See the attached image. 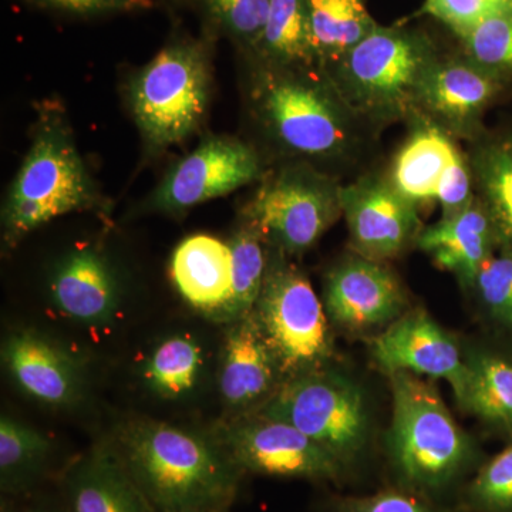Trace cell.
<instances>
[{
    "instance_id": "cell-1",
    "label": "cell",
    "mask_w": 512,
    "mask_h": 512,
    "mask_svg": "<svg viewBox=\"0 0 512 512\" xmlns=\"http://www.w3.org/2000/svg\"><path fill=\"white\" fill-rule=\"evenodd\" d=\"M251 106L266 137L305 163L350 164L359 157L367 127L325 69L259 62Z\"/></svg>"
},
{
    "instance_id": "cell-30",
    "label": "cell",
    "mask_w": 512,
    "mask_h": 512,
    "mask_svg": "<svg viewBox=\"0 0 512 512\" xmlns=\"http://www.w3.org/2000/svg\"><path fill=\"white\" fill-rule=\"evenodd\" d=\"M208 15L242 45L256 50L271 0H201Z\"/></svg>"
},
{
    "instance_id": "cell-8",
    "label": "cell",
    "mask_w": 512,
    "mask_h": 512,
    "mask_svg": "<svg viewBox=\"0 0 512 512\" xmlns=\"http://www.w3.org/2000/svg\"><path fill=\"white\" fill-rule=\"evenodd\" d=\"M289 256L274 251L252 315L276 357L281 375L323 369L333 355L329 318L323 303Z\"/></svg>"
},
{
    "instance_id": "cell-19",
    "label": "cell",
    "mask_w": 512,
    "mask_h": 512,
    "mask_svg": "<svg viewBox=\"0 0 512 512\" xmlns=\"http://www.w3.org/2000/svg\"><path fill=\"white\" fill-rule=\"evenodd\" d=\"M170 275L191 308L214 319H225L232 296L229 242L208 234L183 239L171 256Z\"/></svg>"
},
{
    "instance_id": "cell-32",
    "label": "cell",
    "mask_w": 512,
    "mask_h": 512,
    "mask_svg": "<svg viewBox=\"0 0 512 512\" xmlns=\"http://www.w3.org/2000/svg\"><path fill=\"white\" fill-rule=\"evenodd\" d=\"M500 249L481 266L471 286L491 316L512 329V251Z\"/></svg>"
},
{
    "instance_id": "cell-26",
    "label": "cell",
    "mask_w": 512,
    "mask_h": 512,
    "mask_svg": "<svg viewBox=\"0 0 512 512\" xmlns=\"http://www.w3.org/2000/svg\"><path fill=\"white\" fill-rule=\"evenodd\" d=\"M466 365V383L458 402L481 420L512 433V362L477 353Z\"/></svg>"
},
{
    "instance_id": "cell-22",
    "label": "cell",
    "mask_w": 512,
    "mask_h": 512,
    "mask_svg": "<svg viewBox=\"0 0 512 512\" xmlns=\"http://www.w3.org/2000/svg\"><path fill=\"white\" fill-rule=\"evenodd\" d=\"M72 494L74 512H154L123 458L109 448L99 447L86 458L74 476Z\"/></svg>"
},
{
    "instance_id": "cell-6",
    "label": "cell",
    "mask_w": 512,
    "mask_h": 512,
    "mask_svg": "<svg viewBox=\"0 0 512 512\" xmlns=\"http://www.w3.org/2000/svg\"><path fill=\"white\" fill-rule=\"evenodd\" d=\"M208 50L194 40L165 46L133 77L128 100L147 146L164 150L201 126L211 99Z\"/></svg>"
},
{
    "instance_id": "cell-2",
    "label": "cell",
    "mask_w": 512,
    "mask_h": 512,
    "mask_svg": "<svg viewBox=\"0 0 512 512\" xmlns=\"http://www.w3.org/2000/svg\"><path fill=\"white\" fill-rule=\"evenodd\" d=\"M119 439L131 476L165 512L211 511L234 493L237 464L221 443L156 420L131 421Z\"/></svg>"
},
{
    "instance_id": "cell-10",
    "label": "cell",
    "mask_w": 512,
    "mask_h": 512,
    "mask_svg": "<svg viewBox=\"0 0 512 512\" xmlns=\"http://www.w3.org/2000/svg\"><path fill=\"white\" fill-rule=\"evenodd\" d=\"M262 178L254 148L237 138L210 137L171 168L150 204L156 211L181 214Z\"/></svg>"
},
{
    "instance_id": "cell-24",
    "label": "cell",
    "mask_w": 512,
    "mask_h": 512,
    "mask_svg": "<svg viewBox=\"0 0 512 512\" xmlns=\"http://www.w3.org/2000/svg\"><path fill=\"white\" fill-rule=\"evenodd\" d=\"M313 52L320 69L339 62L377 23L365 0H305Z\"/></svg>"
},
{
    "instance_id": "cell-15",
    "label": "cell",
    "mask_w": 512,
    "mask_h": 512,
    "mask_svg": "<svg viewBox=\"0 0 512 512\" xmlns=\"http://www.w3.org/2000/svg\"><path fill=\"white\" fill-rule=\"evenodd\" d=\"M372 356L386 372L444 379L453 387L457 400L466 383L467 365L456 340L429 313H404L373 339Z\"/></svg>"
},
{
    "instance_id": "cell-28",
    "label": "cell",
    "mask_w": 512,
    "mask_h": 512,
    "mask_svg": "<svg viewBox=\"0 0 512 512\" xmlns=\"http://www.w3.org/2000/svg\"><path fill=\"white\" fill-rule=\"evenodd\" d=\"M232 251V296L224 320L237 322L254 312L268 266L264 241L244 224L229 241Z\"/></svg>"
},
{
    "instance_id": "cell-17",
    "label": "cell",
    "mask_w": 512,
    "mask_h": 512,
    "mask_svg": "<svg viewBox=\"0 0 512 512\" xmlns=\"http://www.w3.org/2000/svg\"><path fill=\"white\" fill-rule=\"evenodd\" d=\"M50 295L57 309L84 325L109 323L119 306V284L96 248L74 249L53 271Z\"/></svg>"
},
{
    "instance_id": "cell-5",
    "label": "cell",
    "mask_w": 512,
    "mask_h": 512,
    "mask_svg": "<svg viewBox=\"0 0 512 512\" xmlns=\"http://www.w3.org/2000/svg\"><path fill=\"white\" fill-rule=\"evenodd\" d=\"M390 382L393 417L387 446L397 473L417 488L443 487L470 463V437L429 382L406 372L393 373Z\"/></svg>"
},
{
    "instance_id": "cell-34",
    "label": "cell",
    "mask_w": 512,
    "mask_h": 512,
    "mask_svg": "<svg viewBox=\"0 0 512 512\" xmlns=\"http://www.w3.org/2000/svg\"><path fill=\"white\" fill-rule=\"evenodd\" d=\"M471 501L493 512H512V444L480 471L470 488Z\"/></svg>"
},
{
    "instance_id": "cell-36",
    "label": "cell",
    "mask_w": 512,
    "mask_h": 512,
    "mask_svg": "<svg viewBox=\"0 0 512 512\" xmlns=\"http://www.w3.org/2000/svg\"><path fill=\"white\" fill-rule=\"evenodd\" d=\"M343 512H430V510L410 495L387 491V493L376 494L362 500L350 501Z\"/></svg>"
},
{
    "instance_id": "cell-29",
    "label": "cell",
    "mask_w": 512,
    "mask_h": 512,
    "mask_svg": "<svg viewBox=\"0 0 512 512\" xmlns=\"http://www.w3.org/2000/svg\"><path fill=\"white\" fill-rule=\"evenodd\" d=\"M458 39L471 62L504 82L512 80V12L485 20Z\"/></svg>"
},
{
    "instance_id": "cell-9",
    "label": "cell",
    "mask_w": 512,
    "mask_h": 512,
    "mask_svg": "<svg viewBox=\"0 0 512 512\" xmlns=\"http://www.w3.org/2000/svg\"><path fill=\"white\" fill-rule=\"evenodd\" d=\"M258 414L292 424L342 463L362 450L369 431L359 384L325 367L286 379Z\"/></svg>"
},
{
    "instance_id": "cell-14",
    "label": "cell",
    "mask_w": 512,
    "mask_h": 512,
    "mask_svg": "<svg viewBox=\"0 0 512 512\" xmlns=\"http://www.w3.org/2000/svg\"><path fill=\"white\" fill-rule=\"evenodd\" d=\"M322 303L333 325L362 333L386 329L404 315L406 293L384 262L356 255L330 269Z\"/></svg>"
},
{
    "instance_id": "cell-11",
    "label": "cell",
    "mask_w": 512,
    "mask_h": 512,
    "mask_svg": "<svg viewBox=\"0 0 512 512\" xmlns=\"http://www.w3.org/2000/svg\"><path fill=\"white\" fill-rule=\"evenodd\" d=\"M340 204L352 247L372 261L397 258L423 231L419 205L403 197L386 174H366L342 185Z\"/></svg>"
},
{
    "instance_id": "cell-31",
    "label": "cell",
    "mask_w": 512,
    "mask_h": 512,
    "mask_svg": "<svg viewBox=\"0 0 512 512\" xmlns=\"http://www.w3.org/2000/svg\"><path fill=\"white\" fill-rule=\"evenodd\" d=\"M49 448L50 441L40 431L9 416L0 419V470L3 478L40 463Z\"/></svg>"
},
{
    "instance_id": "cell-27",
    "label": "cell",
    "mask_w": 512,
    "mask_h": 512,
    "mask_svg": "<svg viewBox=\"0 0 512 512\" xmlns=\"http://www.w3.org/2000/svg\"><path fill=\"white\" fill-rule=\"evenodd\" d=\"M204 353L190 336L163 340L144 363L143 376L151 390L164 399H180L197 386Z\"/></svg>"
},
{
    "instance_id": "cell-18",
    "label": "cell",
    "mask_w": 512,
    "mask_h": 512,
    "mask_svg": "<svg viewBox=\"0 0 512 512\" xmlns=\"http://www.w3.org/2000/svg\"><path fill=\"white\" fill-rule=\"evenodd\" d=\"M409 136L390 165V183L416 205L436 201L451 168L466 156L458 140L424 117L407 121Z\"/></svg>"
},
{
    "instance_id": "cell-33",
    "label": "cell",
    "mask_w": 512,
    "mask_h": 512,
    "mask_svg": "<svg viewBox=\"0 0 512 512\" xmlns=\"http://www.w3.org/2000/svg\"><path fill=\"white\" fill-rule=\"evenodd\" d=\"M512 12V0H424L419 15L446 25L457 37L485 20Z\"/></svg>"
},
{
    "instance_id": "cell-4",
    "label": "cell",
    "mask_w": 512,
    "mask_h": 512,
    "mask_svg": "<svg viewBox=\"0 0 512 512\" xmlns=\"http://www.w3.org/2000/svg\"><path fill=\"white\" fill-rule=\"evenodd\" d=\"M103 207L69 124L59 111H47L3 205V242L15 248L30 232L57 217Z\"/></svg>"
},
{
    "instance_id": "cell-16",
    "label": "cell",
    "mask_w": 512,
    "mask_h": 512,
    "mask_svg": "<svg viewBox=\"0 0 512 512\" xmlns=\"http://www.w3.org/2000/svg\"><path fill=\"white\" fill-rule=\"evenodd\" d=\"M3 365L32 399L50 406H70L82 394V370L62 346L33 330L12 333L3 343Z\"/></svg>"
},
{
    "instance_id": "cell-3",
    "label": "cell",
    "mask_w": 512,
    "mask_h": 512,
    "mask_svg": "<svg viewBox=\"0 0 512 512\" xmlns=\"http://www.w3.org/2000/svg\"><path fill=\"white\" fill-rule=\"evenodd\" d=\"M439 56L419 30L377 25L326 72L357 119L384 127L416 116L421 83Z\"/></svg>"
},
{
    "instance_id": "cell-20",
    "label": "cell",
    "mask_w": 512,
    "mask_h": 512,
    "mask_svg": "<svg viewBox=\"0 0 512 512\" xmlns=\"http://www.w3.org/2000/svg\"><path fill=\"white\" fill-rule=\"evenodd\" d=\"M416 247L439 268L456 275L461 284L471 286L500 244L493 220L477 197L466 210L423 228Z\"/></svg>"
},
{
    "instance_id": "cell-35",
    "label": "cell",
    "mask_w": 512,
    "mask_h": 512,
    "mask_svg": "<svg viewBox=\"0 0 512 512\" xmlns=\"http://www.w3.org/2000/svg\"><path fill=\"white\" fill-rule=\"evenodd\" d=\"M39 5L79 13V15H99L110 12H134L150 9L153 0H35Z\"/></svg>"
},
{
    "instance_id": "cell-25",
    "label": "cell",
    "mask_w": 512,
    "mask_h": 512,
    "mask_svg": "<svg viewBox=\"0 0 512 512\" xmlns=\"http://www.w3.org/2000/svg\"><path fill=\"white\" fill-rule=\"evenodd\" d=\"M255 52L259 62L275 66H318L305 0H271L264 33Z\"/></svg>"
},
{
    "instance_id": "cell-23",
    "label": "cell",
    "mask_w": 512,
    "mask_h": 512,
    "mask_svg": "<svg viewBox=\"0 0 512 512\" xmlns=\"http://www.w3.org/2000/svg\"><path fill=\"white\" fill-rule=\"evenodd\" d=\"M468 151L476 194L497 231L498 248L512 251V133L481 134Z\"/></svg>"
},
{
    "instance_id": "cell-37",
    "label": "cell",
    "mask_w": 512,
    "mask_h": 512,
    "mask_svg": "<svg viewBox=\"0 0 512 512\" xmlns=\"http://www.w3.org/2000/svg\"><path fill=\"white\" fill-rule=\"evenodd\" d=\"M192 512H211V511H192Z\"/></svg>"
},
{
    "instance_id": "cell-12",
    "label": "cell",
    "mask_w": 512,
    "mask_h": 512,
    "mask_svg": "<svg viewBox=\"0 0 512 512\" xmlns=\"http://www.w3.org/2000/svg\"><path fill=\"white\" fill-rule=\"evenodd\" d=\"M220 443L237 466L268 476L336 478L343 466L292 424L261 414L227 427Z\"/></svg>"
},
{
    "instance_id": "cell-13",
    "label": "cell",
    "mask_w": 512,
    "mask_h": 512,
    "mask_svg": "<svg viewBox=\"0 0 512 512\" xmlns=\"http://www.w3.org/2000/svg\"><path fill=\"white\" fill-rule=\"evenodd\" d=\"M505 84L464 55L439 56L421 83L416 114L456 140L473 143L484 133L485 111L503 92Z\"/></svg>"
},
{
    "instance_id": "cell-7",
    "label": "cell",
    "mask_w": 512,
    "mask_h": 512,
    "mask_svg": "<svg viewBox=\"0 0 512 512\" xmlns=\"http://www.w3.org/2000/svg\"><path fill=\"white\" fill-rule=\"evenodd\" d=\"M340 188L333 175L313 164H286L262 178L245 205V224L274 251L302 255L342 217Z\"/></svg>"
},
{
    "instance_id": "cell-21",
    "label": "cell",
    "mask_w": 512,
    "mask_h": 512,
    "mask_svg": "<svg viewBox=\"0 0 512 512\" xmlns=\"http://www.w3.org/2000/svg\"><path fill=\"white\" fill-rule=\"evenodd\" d=\"M281 375L278 362L255 316L231 323L225 338L220 370L222 399L229 407L242 409L264 399Z\"/></svg>"
}]
</instances>
